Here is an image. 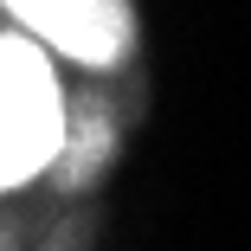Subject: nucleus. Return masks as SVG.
I'll return each instance as SVG.
<instances>
[{"label": "nucleus", "mask_w": 251, "mask_h": 251, "mask_svg": "<svg viewBox=\"0 0 251 251\" xmlns=\"http://www.w3.org/2000/svg\"><path fill=\"white\" fill-rule=\"evenodd\" d=\"M65 148V97L58 77L26 39H0V187L52 168Z\"/></svg>", "instance_id": "f257e3e1"}, {"label": "nucleus", "mask_w": 251, "mask_h": 251, "mask_svg": "<svg viewBox=\"0 0 251 251\" xmlns=\"http://www.w3.org/2000/svg\"><path fill=\"white\" fill-rule=\"evenodd\" d=\"M7 13L84 65H116L129 45V0H7Z\"/></svg>", "instance_id": "f03ea898"}, {"label": "nucleus", "mask_w": 251, "mask_h": 251, "mask_svg": "<svg viewBox=\"0 0 251 251\" xmlns=\"http://www.w3.org/2000/svg\"><path fill=\"white\" fill-rule=\"evenodd\" d=\"M0 251H7V238H0Z\"/></svg>", "instance_id": "7ed1b4c3"}]
</instances>
